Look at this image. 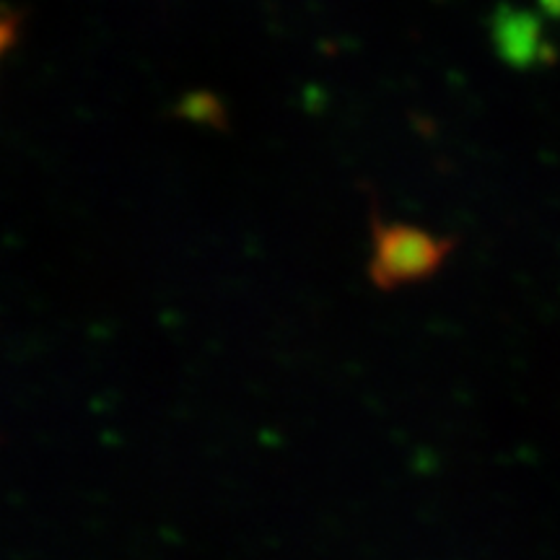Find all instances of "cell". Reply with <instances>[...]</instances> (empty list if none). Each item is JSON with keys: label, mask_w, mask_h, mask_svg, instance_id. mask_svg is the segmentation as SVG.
<instances>
[{"label": "cell", "mask_w": 560, "mask_h": 560, "mask_svg": "<svg viewBox=\"0 0 560 560\" xmlns=\"http://www.w3.org/2000/svg\"><path fill=\"white\" fill-rule=\"evenodd\" d=\"M371 234L374 260L369 270L374 285L382 291L431 278L454 249L452 240H441L405 223H387L380 215H371Z\"/></svg>", "instance_id": "1"}, {"label": "cell", "mask_w": 560, "mask_h": 560, "mask_svg": "<svg viewBox=\"0 0 560 560\" xmlns=\"http://www.w3.org/2000/svg\"><path fill=\"white\" fill-rule=\"evenodd\" d=\"M490 34H493L495 52L509 66L532 68L550 58L548 42H545L542 34V21L535 13L501 5L493 13V21H490Z\"/></svg>", "instance_id": "2"}, {"label": "cell", "mask_w": 560, "mask_h": 560, "mask_svg": "<svg viewBox=\"0 0 560 560\" xmlns=\"http://www.w3.org/2000/svg\"><path fill=\"white\" fill-rule=\"evenodd\" d=\"M540 9L552 19H560V0H540Z\"/></svg>", "instance_id": "3"}]
</instances>
